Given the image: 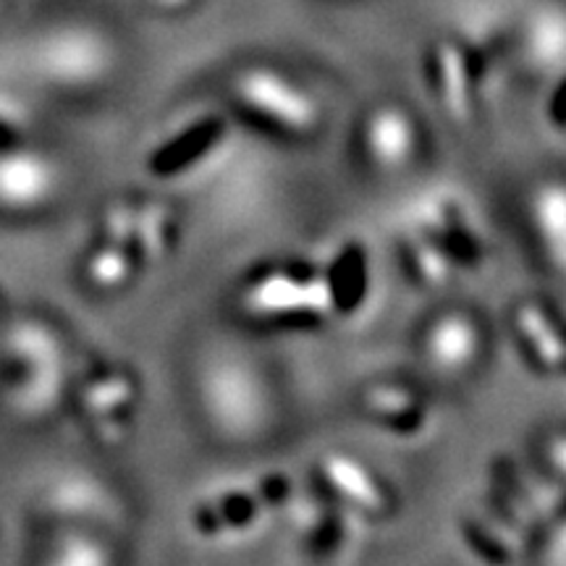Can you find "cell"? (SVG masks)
I'll return each mask as SVG.
<instances>
[{
  "label": "cell",
  "mask_w": 566,
  "mask_h": 566,
  "mask_svg": "<svg viewBox=\"0 0 566 566\" xmlns=\"http://www.w3.org/2000/svg\"><path fill=\"white\" fill-rule=\"evenodd\" d=\"M66 342L51 323L21 321L9 331L3 346V391L19 412L45 415L66 386Z\"/></svg>",
  "instance_id": "1"
},
{
  "label": "cell",
  "mask_w": 566,
  "mask_h": 566,
  "mask_svg": "<svg viewBox=\"0 0 566 566\" xmlns=\"http://www.w3.org/2000/svg\"><path fill=\"white\" fill-rule=\"evenodd\" d=\"M247 317L273 323L313 325L336 313L328 275L302 268H268L252 275L239 294Z\"/></svg>",
  "instance_id": "2"
},
{
  "label": "cell",
  "mask_w": 566,
  "mask_h": 566,
  "mask_svg": "<svg viewBox=\"0 0 566 566\" xmlns=\"http://www.w3.org/2000/svg\"><path fill=\"white\" fill-rule=\"evenodd\" d=\"M233 97L260 124L286 137H313L321 129V105L300 82L281 71L254 66L233 80Z\"/></svg>",
  "instance_id": "3"
},
{
  "label": "cell",
  "mask_w": 566,
  "mask_h": 566,
  "mask_svg": "<svg viewBox=\"0 0 566 566\" xmlns=\"http://www.w3.org/2000/svg\"><path fill=\"white\" fill-rule=\"evenodd\" d=\"M76 412L101 446H118L132 433L139 407V384L126 367L97 363L76 386Z\"/></svg>",
  "instance_id": "4"
},
{
  "label": "cell",
  "mask_w": 566,
  "mask_h": 566,
  "mask_svg": "<svg viewBox=\"0 0 566 566\" xmlns=\"http://www.w3.org/2000/svg\"><path fill=\"white\" fill-rule=\"evenodd\" d=\"M59 192V171L53 160L32 147H0V210L34 212Z\"/></svg>",
  "instance_id": "5"
},
{
  "label": "cell",
  "mask_w": 566,
  "mask_h": 566,
  "mask_svg": "<svg viewBox=\"0 0 566 566\" xmlns=\"http://www.w3.org/2000/svg\"><path fill=\"white\" fill-rule=\"evenodd\" d=\"M363 150L378 171H405L420 153V132L415 118L399 105H380L363 126Z\"/></svg>",
  "instance_id": "6"
},
{
  "label": "cell",
  "mask_w": 566,
  "mask_h": 566,
  "mask_svg": "<svg viewBox=\"0 0 566 566\" xmlns=\"http://www.w3.org/2000/svg\"><path fill=\"white\" fill-rule=\"evenodd\" d=\"M422 352L438 373H464L483 352V328L467 313H443L424 331Z\"/></svg>",
  "instance_id": "7"
},
{
  "label": "cell",
  "mask_w": 566,
  "mask_h": 566,
  "mask_svg": "<svg viewBox=\"0 0 566 566\" xmlns=\"http://www.w3.org/2000/svg\"><path fill=\"white\" fill-rule=\"evenodd\" d=\"M417 229H422L430 239H436L441 244V250L457 265L475 268L483 263V239H480L475 226L470 223L462 205L449 200V197H433L430 202H424Z\"/></svg>",
  "instance_id": "8"
},
{
  "label": "cell",
  "mask_w": 566,
  "mask_h": 566,
  "mask_svg": "<svg viewBox=\"0 0 566 566\" xmlns=\"http://www.w3.org/2000/svg\"><path fill=\"white\" fill-rule=\"evenodd\" d=\"M433 92L441 111L451 122L467 124L475 116V74L467 53L457 42H441L433 51Z\"/></svg>",
  "instance_id": "9"
},
{
  "label": "cell",
  "mask_w": 566,
  "mask_h": 566,
  "mask_svg": "<svg viewBox=\"0 0 566 566\" xmlns=\"http://www.w3.org/2000/svg\"><path fill=\"white\" fill-rule=\"evenodd\" d=\"M514 331L525 357L541 373L564 370L566 334L556 315L537 302H525L514 310Z\"/></svg>",
  "instance_id": "10"
},
{
  "label": "cell",
  "mask_w": 566,
  "mask_h": 566,
  "mask_svg": "<svg viewBox=\"0 0 566 566\" xmlns=\"http://www.w3.org/2000/svg\"><path fill=\"white\" fill-rule=\"evenodd\" d=\"M321 475L325 485L334 491L346 506L365 514H386L391 509L386 488L363 462L344 454H331L323 459Z\"/></svg>",
  "instance_id": "11"
},
{
  "label": "cell",
  "mask_w": 566,
  "mask_h": 566,
  "mask_svg": "<svg viewBox=\"0 0 566 566\" xmlns=\"http://www.w3.org/2000/svg\"><path fill=\"white\" fill-rule=\"evenodd\" d=\"M179 223L168 202L160 200H134V231L132 250L142 268L163 263L174 252Z\"/></svg>",
  "instance_id": "12"
},
{
  "label": "cell",
  "mask_w": 566,
  "mask_h": 566,
  "mask_svg": "<svg viewBox=\"0 0 566 566\" xmlns=\"http://www.w3.org/2000/svg\"><path fill=\"white\" fill-rule=\"evenodd\" d=\"M139 271L142 265L137 254L132 252V247L116 242V239H105L95 233L87 252H84L82 275L87 281V286L95 289V292H122L124 286H129Z\"/></svg>",
  "instance_id": "13"
},
{
  "label": "cell",
  "mask_w": 566,
  "mask_h": 566,
  "mask_svg": "<svg viewBox=\"0 0 566 566\" xmlns=\"http://www.w3.org/2000/svg\"><path fill=\"white\" fill-rule=\"evenodd\" d=\"M223 137V122L221 118H202L176 134L174 139H168L166 145L160 147L158 153L150 158L153 174L158 176H176L189 171V168L197 166L205 155H208L212 147L218 145Z\"/></svg>",
  "instance_id": "14"
},
{
  "label": "cell",
  "mask_w": 566,
  "mask_h": 566,
  "mask_svg": "<svg viewBox=\"0 0 566 566\" xmlns=\"http://www.w3.org/2000/svg\"><path fill=\"white\" fill-rule=\"evenodd\" d=\"M263 499L258 493L229 491L205 501L195 509V525L202 535H226L250 530L263 514Z\"/></svg>",
  "instance_id": "15"
},
{
  "label": "cell",
  "mask_w": 566,
  "mask_h": 566,
  "mask_svg": "<svg viewBox=\"0 0 566 566\" xmlns=\"http://www.w3.org/2000/svg\"><path fill=\"white\" fill-rule=\"evenodd\" d=\"M363 407L375 422L386 424L396 433H417L428 420L422 399H417L409 388L396 384H378L367 388L363 394Z\"/></svg>",
  "instance_id": "16"
},
{
  "label": "cell",
  "mask_w": 566,
  "mask_h": 566,
  "mask_svg": "<svg viewBox=\"0 0 566 566\" xmlns=\"http://www.w3.org/2000/svg\"><path fill=\"white\" fill-rule=\"evenodd\" d=\"M530 216L548 258L566 275V184H543L530 202Z\"/></svg>",
  "instance_id": "17"
},
{
  "label": "cell",
  "mask_w": 566,
  "mask_h": 566,
  "mask_svg": "<svg viewBox=\"0 0 566 566\" xmlns=\"http://www.w3.org/2000/svg\"><path fill=\"white\" fill-rule=\"evenodd\" d=\"M328 275L331 296H334L336 313H352L365 302L367 294V258L359 244H349L338 252Z\"/></svg>",
  "instance_id": "18"
},
{
  "label": "cell",
  "mask_w": 566,
  "mask_h": 566,
  "mask_svg": "<svg viewBox=\"0 0 566 566\" xmlns=\"http://www.w3.org/2000/svg\"><path fill=\"white\" fill-rule=\"evenodd\" d=\"M401 250H405V260L409 271L422 286L438 289L446 286L451 279H454L457 263L441 250V244L436 239H430L422 229H415L401 239Z\"/></svg>",
  "instance_id": "19"
},
{
  "label": "cell",
  "mask_w": 566,
  "mask_h": 566,
  "mask_svg": "<svg viewBox=\"0 0 566 566\" xmlns=\"http://www.w3.org/2000/svg\"><path fill=\"white\" fill-rule=\"evenodd\" d=\"M464 537L485 562H509L522 554V535L516 525L495 520V516H470L464 520Z\"/></svg>",
  "instance_id": "20"
},
{
  "label": "cell",
  "mask_w": 566,
  "mask_h": 566,
  "mask_svg": "<svg viewBox=\"0 0 566 566\" xmlns=\"http://www.w3.org/2000/svg\"><path fill=\"white\" fill-rule=\"evenodd\" d=\"M84 525H76L74 530H59L51 543V556L48 562L53 564H108L113 556L108 548L95 535L84 533Z\"/></svg>",
  "instance_id": "21"
},
{
  "label": "cell",
  "mask_w": 566,
  "mask_h": 566,
  "mask_svg": "<svg viewBox=\"0 0 566 566\" xmlns=\"http://www.w3.org/2000/svg\"><path fill=\"white\" fill-rule=\"evenodd\" d=\"M258 495L263 499V504H281L289 495V483L283 478H265L258 488Z\"/></svg>",
  "instance_id": "22"
},
{
  "label": "cell",
  "mask_w": 566,
  "mask_h": 566,
  "mask_svg": "<svg viewBox=\"0 0 566 566\" xmlns=\"http://www.w3.org/2000/svg\"><path fill=\"white\" fill-rule=\"evenodd\" d=\"M548 462L558 475L566 478V436H556L554 441L548 443Z\"/></svg>",
  "instance_id": "23"
},
{
  "label": "cell",
  "mask_w": 566,
  "mask_h": 566,
  "mask_svg": "<svg viewBox=\"0 0 566 566\" xmlns=\"http://www.w3.org/2000/svg\"><path fill=\"white\" fill-rule=\"evenodd\" d=\"M155 3H160V6H168V9H176V6H184V3H189V0H155Z\"/></svg>",
  "instance_id": "24"
},
{
  "label": "cell",
  "mask_w": 566,
  "mask_h": 566,
  "mask_svg": "<svg viewBox=\"0 0 566 566\" xmlns=\"http://www.w3.org/2000/svg\"><path fill=\"white\" fill-rule=\"evenodd\" d=\"M558 124H562V126H564V129H566V113H564V116H562V122H558Z\"/></svg>",
  "instance_id": "25"
},
{
  "label": "cell",
  "mask_w": 566,
  "mask_h": 566,
  "mask_svg": "<svg viewBox=\"0 0 566 566\" xmlns=\"http://www.w3.org/2000/svg\"><path fill=\"white\" fill-rule=\"evenodd\" d=\"M564 370H566V357H564Z\"/></svg>",
  "instance_id": "26"
}]
</instances>
